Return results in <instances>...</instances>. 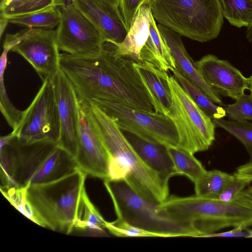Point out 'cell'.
Here are the masks:
<instances>
[{"label":"cell","instance_id":"1","mask_svg":"<svg viewBox=\"0 0 252 252\" xmlns=\"http://www.w3.org/2000/svg\"><path fill=\"white\" fill-rule=\"evenodd\" d=\"M134 63L116 55L111 42L106 41L97 55L61 54L60 68L71 82L80 102L103 99L154 112Z\"/></svg>","mask_w":252,"mask_h":252},{"label":"cell","instance_id":"2","mask_svg":"<svg viewBox=\"0 0 252 252\" xmlns=\"http://www.w3.org/2000/svg\"><path fill=\"white\" fill-rule=\"evenodd\" d=\"M84 104L109 155L108 179L125 180L138 195L153 203L165 200L169 181L144 163L111 117L91 102Z\"/></svg>","mask_w":252,"mask_h":252},{"label":"cell","instance_id":"3","mask_svg":"<svg viewBox=\"0 0 252 252\" xmlns=\"http://www.w3.org/2000/svg\"><path fill=\"white\" fill-rule=\"evenodd\" d=\"M157 210L177 222L192 226L198 237L225 228L245 229L252 226V202L242 192L229 202L195 194L169 196Z\"/></svg>","mask_w":252,"mask_h":252},{"label":"cell","instance_id":"4","mask_svg":"<svg viewBox=\"0 0 252 252\" xmlns=\"http://www.w3.org/2000/svg\"><path fill=\"white\" fill-rule=\"evenodd\" d=\"M0 188L25 187L52 181L60 169L57 143H25L12 132L0 138Z\"/></svg>","mask_w":252,"mask_h":252},{"label":"cell","instance_id":"5","mask_svg":"<svg viewBox=\"0 0 252 252\" xmlns=\"http://www.w3.org/2000/svg\"><path fill=\"white\" fill-rule=\"evenodd\" d=\"M87 175L77 168L57 180L30 185L27 196L36 224L54 231L71 233Z\"/></svg>","mask_w":252,"mask_h":252},{"label":"cell","instance_id":"6","mask_svg":"<svg viewBox=\"0 0 252 252\" xmlns=\"http://www.w3.org/2000/svg\"><path fill=\"white\" fill-rule=\"evenodd\" d=\"M150 5L158 24L198 42L216 38L223 24L220 0H150Z\"/></svg>","mask_w":252,"mask_h":252},{"label":"cell","instance_id":"7","mask_svg":"<svg viewBox=\"0 0 252 252\" xmlns=\"http://www.w3.org/2000/svg\"><path fill=\"white\" fill-rule=\"evenodd\" d=\"M104 185L112 199L117 218L169 237H198L192 226L177 222L158 211V204L140 196L125 180L105 179Z\"/></svg>","mask_w":252,"mask_h":252},{"label":"cell","instance_id":"8","mask_svg":"<svg viewBox=\"0 0 252 252\" xmlns=\"http://www.w3.org/2000/svg\"><path fill=\"white\" fill-rule=\"evenodd\" d=\"M168 82L172 102L167 116L173 122L179 137L177 147L194 154L207 150L215 140L216 126L185 92L173 75Z\"/></svg>","mask_w":252,"mask_h":252},{"label":"cell","instance_id":"9","mask_svg":"<svg viewBox=\"0 0 252 252\" xmlns=\"http://www.w3.org/2000/svg\"><path fill=\"white\" fill-rule=\"evenodd\" d=\"M91 102L111 117L123 131L150 142L178 146V133L173 122L167 115L103 99Z\"/></svg>","mask_w":252,"mask_h":252},{"label":"cell","instance_id":"10","mask_svg":"<svg viewBox=\"0 0 252 252\" xmlns=\"http://www.w3.org/2000/svg\"><path fill=\"white\" fill-rule=\"evenodd\" d=\"M3 48L23 57L42 81L51 80L60 69L61 54L56 30L26 28L15 33L7 34Z\"/></svg>","mask_w":252,"mask_h":252},{"label":"cell","instance_id":"11","mask_svg":"<svg viewBox=\"0 0 252 252\" xmlns=\"http://www.w3.org/2000/svg\"><path fill=\"white\" fill-rule=\"evenodd\" d=\"M42 85L12 132L25 143L48 141L58 144L60 123L53 86L51 80Z\"/></svg>","mask_w":252,"mask_h":252},{"label":"cell","instance_id":"12","mask_svg":"<svg viewBox=\"0 0 252 252\" xmlns=\"http://www.w3.org/2000/svg\"><path fill=\"white\" fill-rule=\"evenodd\" d=\"M60 7L61 21L56 29L60 50L76 56L100 54L106 42L100 31L73 0H65Z\"/></svg>","mask_w":252,"mask_h":252},{"label":"cell","instance_id":"13","mask_svg":"<svg viewBox=\"0 0 252 252\" xmlns=\"http://www.w3.org/2000/svg\"><path fill=\"white\" fill-rule=\"evenodd\" d=\"M75 159L79 168L87 175L104 180L109 179V154L85 105L81 102Z\"/></svg>","mask_w":252,"mask_h":252},{"label":"cell","instance_id":"14","mask_svg":"<svg viewBox=\"0 0 252 252\" xmlns=\"http://www.w3.org/2000/svg\"><path fill=\"white\" fill-rule=\"evenodd\" d=\"M51 80L60 123L58 145L75 158L78 148L80 102L73 85L61 68Z\"/></svg>","mask_w":252,"mask_h":252},{"label":"cell","instance_id":"15","mask_svg":"<svg viewBox=\"0 0 252 252\" xmlns=\"http://www.w3.org/2000/svg\"><path fill=\"white\" fill-rule=\"evenodd\" d=\"M195 63L204 81L220 95L235 100L249 90L250 78L244 76L227 61L208 54Z\"/></svg>","mask_w":252,"mask_h":252},{"label":"cell","instance_id":"16","mask_svg":"<svg viewBox=\"0 0 252 252\" xmlns=\"http://www.w3.org/2000/svg\"><path fill=\"white\" fill-rule=\"evenodd\" d=\"M106 41L120 43L128 32L122 15L100 0H73Z\"/></svg>","mask_w":252,"mask_h":252},{"label":"cell","instance_id":"17","mask_svg":"<svg viewBox=\"0 0 252 252\" xmlns=\"http://www.w3.org/2000/svg\"><path fill=\"white\" fill-rule=\"evenodd\" d=\"M159 32L168 46L174 59L177 69L186 79L202 91L215 103L222 106L220 95L204 81L199 73L196 63L187 52L181 35L170 29L158 24Z\"/></svg>","mask_w":252,"mask_h":252},{"label":"cell","instance_id":"18","mask_svg":"<svg viewBox=\"0 0 252 252\" xmlns=\"http://www.w3.org/2000/svg\"><path fill=\"white\" fill-rule=\"evenodd\" d=\"M151 15L150 0L139 8L123 41L120 43L111 42L116 55L128 58L136 63L143 62L140 52L150 33Z\"/></svg>","mask_w":252,"mask_h":252},{"label":"cell","instance_id":"19","mask_svg":"<svg viewBox=\"0 0 252 252\" xmlns=\"http://www.w3.org/2000/svg\"><path fill=\"white\" fill-rule=\"evenodd\" d=\"M134 66L148 92L155 112L167 115L172 99L167 72L147 61L140 63H134Z\"/></svg>","mask_w":252,"mask_h":252},{"label":"cell","instance_id":"20","mask_svg":"<svg viewBox=\"0 0 252 252\" xmlns=\"http://www.w3.org/2000/svg\"><path fill=\"white\" fill-rule=\"evenodd\" d=\"M125 136L135 152L150 168L169 181L173 176L178 175L169 154L167 146L142 139L126 132Z\"/></svg>","mask_w":252,"mask_h":252},{"label":"cell","instance_id":"21","mask_svg":"<svg viewBox=\"0 0 252 252\" xmlns=\"http://www.w3.org/2000/svg\"><path fill=\"white\" fill-rule=\"evenodd\" d=\"M140 55L143 62H148L160 70L168 72L177 69L170 50L158 31L152 13L150 33Z\"/></svg>","mask_w":252,"mask_h":252},{"label":"cell","instance_id":"22","mask_svg":"<svg viewBox=\"0 0 252 252\" xmlns=\"http://www.w3.org/2000/svg\"><path fill=\"white\" fill-rule=\"evenodd\" d=\"M106 223L107 221L90 200L84 187L77 208L74 228L104 234Z\"/></svg>","mask_w":252,"mask_h":252},{"label":"cell","instance_id":"23","mask_svg":"<svg viewBox=\"0 0 252 252\" xmlns=\"http://www.w3.org/2000/svg\"><path fill=\"white\" fill-rule=\"evenodd\" d=\"M65 0H0V15L10 19L61 6Z\"/></svg>","mask_w":252,"mask_h":252},{"label":"cell","instance_id":"24","mask_svg":"<svg viewBox=\"0 0 252 252\" xmlns=\"http://www.w3.org/2000/svg\"><path fill=\"white\" fill-rule=\"evenodd\" d=\"M173 76L195 103L212 120L223 118L226 116L223 106L217 105L200 89L186 79L177 69Z\"/></svg>","mask_w":252,"mask_h":252},{"label":"cell","instance_id":"25","mask_svg":"<svg viewBox=\"0 0 252 252\" xmlns=\"http://www.w3.org/2000/svg\"><path fill=\"white\" fill-rule=\"evenodd\" d=\"M167 149L178 175H184L194 183L207 171L191 153L177 147L167 146Z\"/></svg>","mask_w":252,"mask_h":252},{"label":"cell","instance_id":"26","mask_svg":"<svg viewBox=\"0 0 252 252\" xmlns=\"http://www.w3.org/2000/svg\"><path fill=\"white\" fill-rule=\"evenodd\" d=\"M234 175L220 170L207 171L195 182V195L218 198L226 185L234 178Z\"/></svg>","mask_w":252,"mask_h":252},{"label":"cell","instance_id":"27","mask_svg":"<svg viewBox=\"0 0 252 252\" xmlns=\"http://www.w3.org/2000/svg\"><path fill=\"white\" fill-rule=\"evenodd\" d=\"M61 18L60 7L54 6L8 19L9 23L27 28L54 29L58 27Z\"/></svg>","mask_w":252,"mask_h":252},{"label":"cell","instance_id":"28","mask_svg":"<svg viewBox=\"0 0 252 252\" xmlns=\"http://www.w3.org/2000/svg\"><path fill=\"white\" fill-rule=\"evenodd\" d=\"M222 14L238 28L252 27V0H220Z\"/></svg>","mask_w":252,"mask_h":252},{"label":"cell","instance_id":"29","mask_svg":"<svg viewBox=\"0 0 252 252\" xmlns=\"http://www.w3.org/2000/svg\"><path fill=\"white\" fill-rule=\"evenodd\" d=\"M8 53V51L3 50L0 60V107L2 114L13 130L20 122L22 111L13 105L8 96L4 85V73L7 63Z\"/></svg>","mask_w":252,"mask_h":252},{"label":"cell","instance_id":"30","mask_svg":"<svg viewBox=\"0 0 252 252\" xmlns=\"http://www.w3.org/2000/svg\"><path fill=\"white\" fill-rule=\"evenodd\" d=\"M216 127H220L237 139L245 147L252 161V123L221 119L213 120Z\"/></svg>","mask_w":252,"mask_h":252},{"label":"cell","instance_id":"31","mask_svg":"<svg viewBox=\"0 0 252 252\" xmlns=\"http://www.w3.org/2000/svg\"><path fill=\"white\" fill-rule=\"evenodd\" d=\"M29 186L0 188V190L3 196L17 210L26 217L36 223V220L33 210L27 196V191Z\"/></svg>","mask_w":252,"mask_h":252},{"label":"cell","instance_id":"32","mask_svg":"<svg viewBox=\"0 0 252 252\" xmlns=\"http://www.w3.org/2000/svg\"><path fill=\"white\" fill-rule=\"evenodd\" d=\"M106 228L112 234L118 237H169L165 234L139 228L118 218L113 221H107Z\"/></svg>","mask_w":252,"mask_h":252},{"label":"cell","instance_id":"33","mask_svg":"<svg viewBox=\"0 0 252 252\" xmlns=\"http://www.w3.org/2000/svg\"><path fill=\"white\" fill-rule=\"evenodd\" d=\"M231 104L223 107L229 120L234 121H252V94L245 93L239 95Z\"/></svg>","mask_w":252,"mask_h":252},{"label":"cell","instance_id":"34","mask_svg":"<svg viewBox=\"0 0 252 252\" xmlns=\"http://www.w3.org/2000/svg\"><path fill=\"white\" fill-rule=\"evenodd\" d=\"M250 183L251 182L247 180L235 176L234 178L226 185L218 198L223 201H231Z\"/></svg>","mask_w":252,"mask_h":252},{"label":"cell","instance_id":"35","mask_svg":"<svg viewBox=\"0 0 252 252\" xmlns=\"http://www.w3.org/2000/svg\"><path fill=\"white\" fill-rule=\"evenodd\" d=\"M150 0H120V11L128 31L139 8Z\"/></svg>","mask_w":252,"mask_h":252},{"label":"cell","instance_id":"36","mask_svg":"<svg viewBox=\"0 0 252 252\" xmlns=\"http://www.w3.org/2000/svg\"><path fill=\"white\" fill-rule=\"evenodd\" d=\"M248 234L246 229L233 228L232 229L222 232H216L207 235L206 237H244L248 238Z\"/></svg>","mask_w":252,"mask_h":252},{"label":"cell","instance_id":"37","mask_svg":"<svg viewBox=\"0 0 252 252\" xmlns=\"http://www.w3.org/2000/svg\"><path fill=\"white\" fill-rule=\"evenodd\" d=\"M235 177L252 182V161H250L237 168L233 174Z\"/></svg>","mask_w":252,"mask_h":252},{"label":"cell","instance_id":"38","mask_svg":"<svg viewBox=\"0 0 252 252\" xmlns=\"http://www.w3.org/2000/svg\"><path fill=\"white\" fill-rule=\"evenodd\" d=\"M104 3L114 9L117 12L121 13L120 0H100Z\"/></svg>","mask_w":252,"mask_h":252},{"label":"cell","instance_id":"39","mask_svg":"<svg viewBox=\"0 0 252 252\" xmlns=\"http://www.w3.org/2000/svg\"><path fill=\"white\" fill-rule=\"evenodd\" d=\"M9 22V19L1 15H0V35L1 37L3 32L6 29L7 25Z\"/></svg>","mask_w":252,"mask_h":252},{"label":"cell","instance_id":"40","mask_svg":"<svg viewBox=\"0 0 252 252\" xmlns=\"http://www.w3.org/2000/svg\"><path fill=\"white\" fill-rule=\"evenodd\" d=\"M242 193L252 202V186L243 190L242 191Z\"/></svg>","mask_w":252,"mask_h":252},{"label":"cell","instance_id":"41","mask_svg":"<svg viewBox=\"0 0 252 252\" xmlns=\"http://www.w3.org/2000/svg\"><path fill=\"white\" fill-rule=\"evenodd\" d=\"M246 35L248 41L252 43V27L247 28Z\"/></svg>","mask_w":252,"mask_h":252},{"label":"cell","instance_id":"42","mask_svg":"<svg viewBox=\"0 0 252 252\" xmlns=\"http://www.w3.org/2000/svg\"><path fill=\"white\" fill-rule=\"evenodd\" d=\"M245 229L248 234V238H252V229H249L247 228Z\"/></svg>","mask_w":252,"mask_h":252},{"label":"cell","instance_id":"43","mask_svg":"<svg viewBox=\"0 0 252 252\" xmlns=\"http://www.w3.org/2000/svg\"><path fill=\"white\" fill-rule=\"evenodd\" d=\"M250 85L249 90L250 91V92H251L250 94H252V75L250 76Z\"/></svg>","mask_w":252,"mask_h":252}]
</instances>
